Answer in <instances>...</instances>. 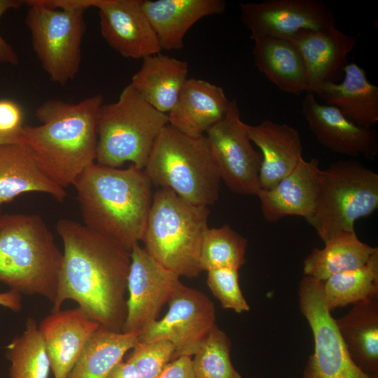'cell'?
I'll return each instance as SVG.
<instances>
[{
    "label": "cell",
    "instance_id": "obj_34",
    "mask_svg": "<svg viewBox=\"0 0 378 378\" xmlns=\"http://www.w3.org/2000/svg\"><path fill=\"white\" fill-rule=\"evenodd\" d=\"M128 357L142 378H155L175 359L173 344L165 340L149 342H139Z\"/></svg>",
    "mask_w": 378,
    "mask_h": 378
},
{
    "label": "cell",
    "instance_id": "obj_17",
    "mask_svg": "<svg viewBox=\"0 0 378 378\" xmlns=\"http://www.w3.org/2000/svg\"><path fill=\"white\" fill-rule=\"evenodd\" d=\"M299 50L305 66L306 90L313 93L323 84L343 78L347 56L356 45L355 38L332 27L298 31L286 39Z\"/></svg>",
    "mask_w": 378,
    "mask_h": 378
},
{
    "label": "cell",
    "instance_id": "obj_38",
    "mask_svg": "<svg viewBox=\"0 0 378 378\" xmlns=\"http://www.w3.org/2000/svg\"><path fill=\"white\" fill-rule=\"evenodd\" d=\"M155 378H195L192 358L181 356L173 360Z\"/></svg>",
    "mask_w": 378,
    "mask_h": 378
},
{
    "label": "cell",
    "instance_id": "obj_19",
    "mask_svg": "<svg viewBox=\"0 0 378 378\" xmlns=\"http://www.w3.org/2000/svg\"><path fill=\"white\" fill-rule=\"evenodd\" d=\"M249 138L261 151L260 189L270 190L290 174L302 158L299 132L286 123L264 120L247 125Z\"/></svg>",
    "mask_w": 378,
    "mask_h": 378
},
{
    "label": "cell",
    "instance_id": "obj_9",
    "mask_svg": "<svg viewBox=\"0 0 378 378\" xmlns=\"http://www.w3.org/2000/svg\"><path fill=\"white\" fill-rule=\"evenodd\" d=\"M34 51L50 79L64 85L77 75L85 30L82 9L55 8L42 0L24 1Z\"/></svg>",
    "mask_w": 378,
    "mask_h": 378
},
{
    "label": "cell",
    "instance_id": "obj_39",
    "mask_svg": "<svg viewBox=\"0 0 378 378\" xmlns=\"http://www.w3.org/2000/svg\"><path fill=\"white\" fill-rule=\"evenodd\" d=\"M106 378H142L132 363L129 360L119 362Z\"/></svg>",
    "mask_w": 378,
    "mask_h": 378
},
{
    "label": "cell",
    "instance_id": "obj_30",
    "mask_svg": "<svg viewBox=\"0 0 378 378\" xmlns=\"http://www.w3.org/2000/svg\"><path fill=\"white\" fill-rule=\"evenodd\" d=\"M325 304L330 312L378 295V251L363 265L331 276L323 281Z\"/></svg>",
    "mask_w": 378,
    "mask_h": 378
},
{
    "label": "cell",
    "instance_id": "obj_6",
    "mask_svg": "<svg viewBox=\"0 0 378 378\" xmlns=\"http://www.w3.org/2000/svg\"><path fill=\"white\" fill-rule=\"evenodd\" d=\"M150 181L196 205L218 201L220 178L205 135L192 137L167 125L143 169Z\"/></svg>",
    "mask_w": 378,
    "mask_h": 378
},
{
    "label": "cell",
    "instance_id": "obj_33",
    "mask_svg": "<svg viewBox=\"0 0 378 378\" xmlns=\"http://www.w3.org/2000/svg\"><path fill=\"white\" fill-rule=\"evenodd\" d=\"M231 342L217 325L198 351L193 356L195 378H243L232 365Z\"/></svg>",
    "mask_w": 378,
    "mask_h": 378
},
{
    "label": "cell",
    "instance_id": "obj_25",
    "mask_svg": "<svg viewBox=\"0 0 378 378\" xmlns=\"http://www.w3.org/2000/svg\"><path fill=\"white\" fill-rule=\"evenodd\" d=\"M188 64L161 52L143 59L130 84L158 111L168 114L188 80Z\"/></svg>",
    "mask_w": 378,
    "mask_h": 378
},
{
    "label": "cell",
    "instance_id": "obj_21",
    "mask_svg": "<svg viewBox=\"0 0 378 378\" xmlns=\"http://www.w3.org/2000/svg\"><path fill=\"white\" fill-rule=\"evenodd\" d=\"M230 103L220 86L202 79L188 78L167 114L169 125L192 137L204 136L224 118Z\"/></svg>",
    "mask_w": 378,
    "mask_h": 378
},
{
    "label": "cell",
    "instance_id": "obj_28",
    "mask_svg": "<svg viewBox=\"0 0 378 378\" xmlns=\"http://www.w3.org/2000/svg\"><path fill=\"white\" fill-rule=\"evenodd\" d=\"M324 244L323 248H314L303 261L304 276L322 281L363 265L378 251L361 241L355 231L340 233Z\"/></svg>",
    "mask_w": 378,
    "mask_h": 378
},
{
    "label": "cell",
    "instance_id": "obj_37",
    "mask_svg": "<svg viewBox=\"0 0 378 378\" xmlns=\"http://www.w3.org/2000/svg\"><path fill=\"white\" fill-rule=\"evenodd\" d=\"M24 4V1L0 0V20L8 10L18 9ZM0 62L10 65L19 63L18 55L14 48L0 34Z\"/></svg>",
    "mask_w": 378,
    "mask_h": 378
},
{
    "label": "cell",
    "instance_id": "obj_5",
    "mask_svg": "<svg viewBox=\"0 0 378 378\" xmlns=\"http://www.w3.org/2000/svg\"><path fill=\"white\" fill-rule=\"evenodd\" d=\"M208 206L193 204L167 188L153 196L142 241L147 253L178 276L194 278L208 227Z\"/></svg>",
    "mask_w": 378,
    "mask_h": 378
},
{
    "label": "cell",
    "instance_id": "obj_24",
    "mask_svg": "<svg viewBox=\"0 0 378 378\" xmlns=\"http://www.w3.org/2000/svg\"><path fill=\"white\" fill-rule=\"evenodd\" d=\"M30 192H43L59 202L65 200L66 189L53 182L21 143L0 146V212L4 204Z\"/></svg>",
    "mask_w": 378,
    "mask_h": 378
},
{
    "label": "cell",
    "instance_id": "obj_20",
    "mask_svg": "<svg viewBox=\"0 0 378 378\" xmlns=\"http://www.w3.org/2000/svg\"><path fill=\"white\" fill-rule=\"evenodd\" d=\"M318 160L302 158L294 170L270 190L257 194L263 218L275 223L288 216L306 219L314 209L319 185Z\"/></svg>",
    "mask_w": 378,
    "mask_h": 378
},
{
    "label": "cell",
    "instance_id": "obj_23",
    "mask_svg": "<svg viewBox=\"0 0 378 378\" xmlns=\"http://www.w3.org/2000/svg\"><path fill=\"white\" fill-rule=\"evenodd\" d=\"M325 104L337 108L355 125L372 128L378 122V87L371 83L364 69L347 64L338 83H325L312 93Z\"/></svg>",
    "mask_w": 378,
    "mask_h": 378
},
{
    "label": "cell",
    "instance_id": "obj_3",
    "mask_svg": "<svg viewBox=\"0 0 378 378\" xmlns=\"http://www.w3.org/2000/svg\"><path fill=\"white\" fill-rule=\"evenodd\" d=\"M151 185L144 171L134 165L120 169L94 162L73 186L84 225L130 252L143 239Z\"/></svg>",
    "mask_w": 378,
    "mask_h": 378
},
{
    "label": "cell",
    "instance_id": "obj_2",
    "mask_svg": "<svg viewBox=\"0 0 378 378\" xmlns=\"http://www.w3.org/2000/svg\"><path fill=\"white\" fill-rule=\"evenodd\" d=\"M102 104L101 94L76 103L48 99L36 110L41 124L23 127L20 143L49 178L64 189L95 162Z\"/></svg>",
    "mask_w": 378,
    "mask_h": 378
},
{
    "label": "cell",
    "instance_id": "obj_32",
    "mask_svg": "<svg viewBox=\"0 0 378 378\" xmlns=\"http://www.w3.org/2000/svg\"><path fill=\"white\" fill-rule=\"evenodd\" d=\"M247 239L228 225L209 227L200 249L202 271L219 268L239 270L246 262Z\"/></svg>",
    "mask_w": 378,
    "mask_h": 378
},
{
    "label": "cell",
    "instance_id": "obj_29",
    "mask_svg": "<svg viewBox=\"0 0 378 378\" xmlns=\"http://www.w3.org/2000/svg\"><path fill=\"white\" fill-rule=\"evenodd\" d=\"M139 335L100 326L88 341L68 378H106L136 345Z\"/></svg>",
    "mask_w": 378,
    "mask_h": 378
},
{
    "label": "cell",
    "instance_id": "obj_40",
    "mask_svg": "<svg viewBox=\"0 0 378 378\" xmlns=\"http://www.w3.org/2000/svg\"><path fill=\"white\" fill-rule=\"evenodd\" d=\"M22 295L9 290L0 293V306H3L13 312H19L22 307Z\"/></svg>",
    "mask_w": 378,
    "mask_h": 378
},
{
    "label": "cell",
    "instance_id": "obj_36",
    "mask_svg": "<svg viewBox=\"0 0 378 378\" xmlns=\"http://www.w3.org/2000/svg\"><path fill=\"white\" fill-rule=\"evenodd\" d=\"M24 114L20 105L10 99H0V140L7 143H20L23 127Z\"/></svg>",
    "mask_w": 378,
    "mask_h": 378
},
{
    "label": "cell",
    "instance_id": "obj_7",
    "mask_svg": "<svg viewBox=\"0 0 378 378\" xmlns=\"http://www.w3.org/2000/svg\"><path fill=\"white\" fill-rule=\"evenodd\" d=\"M167 114L150 105L130 83L113 103L102 104L97 118V163L144 169Z\"/></svg>",
    "mask_w": 378,
    "mask_h": 378
},
{
    "label": "cell",
    "instance_id": "obj_12",
    "mask_svg": "<svg viewBox=\"0 0 378 378\" xmlns=\"http://www.w3.org/2000/svg\"><path fill=\"white\" fill-rule=\"evenodd\" d=\"M168 304L169 310L164 316L145 328L138 341L165 340L174 346L175 359L192 357L216 325L214 304L202 292L185 285Z\"/></svg>",
    "mask_w": 378,
    "mask_h": 378
},
{
    "label": "cell",
    "instance_id": "obj_22",
    "mask_svg": "<svg viewBox=\"0 0 378 378\" xmlns=\"http://www.w3.org/2000/svg\"><path fill=\"white\" fill-rule=\"evenodd\" d=\"M162 50H180L188 30L201 19L225 12L223 0H141Z\"/></svg>",
    "mask_w": 378,
    "mask_h": 378
},
{
    "label": "cell",
    "instance_id": "obj_8",
    "mask_svg": "<svg viewBox=\"0 0 378 378\" xmlns=\"http://www.w3.org/2000/svg\"><path fill=\"white\" fill-rule=\"evenodd\" d=\"M377 207L378 174L357 160H340L320 169L316 203L305 220L325 243L354 232L356 220Z\"/></svg>",
    "mask_w": 378,
    "mask_h": 378
},
{
    "label": "cell",
    "instance_id": "obj_35",
    "mask_svg": "<svg viewBox=\"0 0 378 378\" xmlns=\"http://www.w3.org/2000/svg\"><path fill=\"white\" fill-rule=\"evenodd\" d=\"M207 285L221 306L237 314L250 310L239 283V270L219 268L207 271Z\"/></svg>",
    "mask_w": 378,
    "mask_h": 378
},
{
    "label": "cell",
    "instance_id": "obj_31",
    "mask_svg": "<svg viewBox=\"0 0 378 378\" xmlns=\"http://www.w3.org/2000/svg\"><path fill=\"white\" fill-rule=\"evenodd\" d=\"M5 354L10 362L9 378H48L50 360L33 318L27 320L24 332L6 346Z\"/></svg>",
    "mask_w": 378,
    "mask_h": 378
},
{
    "label": "cell",
    "instance_id": "obj_16",
    "mask_svg": "<svg viewBox=\"0 0 378 378\" xmlns=\"http://www.w3.org/2000/svg\"><path fill=\"white\" fill-rule=\"evenodd\" d=\"M301 111L316 140L329 150L373 160L378 154V134L373 128L358 126L335 107L320 104L307 92Z\"/></svg>",
    "mask_w": 378,
    "mask_h": 378
},
{
    "label": "cell",
    "instance_id": "obj_18",
    "mask_svg": "<svg viewBox=\"0 0 378 378\" xmlns=\"http://www.w3.org/2000/svg\"><path fill=\"white\" fill-rule=\"evenodd\" d=\"M100 325L80 308L51 312L38 325L54 378H68Z\"/></svg>",
    "mask_w": 378,
    "mask_h": 378
},
{
    "label": "cell",
    "instance_id": "obj_4",
    "mask_svg": "<svg viewBox=\"0 0 378 378\" xmlns=\"http://www.w3.org/2000/svg\"><path fill=\"white\" fill-rule=\"evenodd\" d=\"M62 258V251L41 216H0V282L10 290L40 295L53 304Z\"/></svg>",
    "mask_w": 378,
    "mask_h": 378
},
{
    "label": "cell",
    "instance_id": "obj_27",
    "mask_svg": "<svg viewBox=\"0 0 378 378\" xmlns=\"http://www.w3.org/2000/svg\"><path fill=\"white\" fill-rule=\"evenodd\" d=\"M253 41L255 65L268 80L286 93L299 95L305 92L304 61L292 42L272 37H261Z\"/></svg>",
    "mask_w": 378,
    "mask_h": 378
},
{
    "label": "cell",
    "instance_id": "obj_26",
    "mask_svg": "<svg viewBox=\"0 0 378 378\" xmlns=\"http://www.w3.org/2000/svg\"><path fill=\"white\" fill-rule=\"evenodd\" d=\"M335 322L354 361L365 372L378 375V295L353 304Z\"/></svg>",
    "mask_w": 378,
    "mask_h": 378
},
{
    "label": "cell",
    "instance_id": "obj_15",
    "mask_svg": "<svg viewBox=\"0 0 378 378\" xmlns=\"http://www.w3.org/2000/svg\"><path fill=\"white\" fill-rule=\"evenodd\" d=\"M96 8L103 38L122 56L143 59L161 52L141 0H100Z\"/></svg>",
    "mask_w": 378,
    "mask_h": 378
},
{
    "label": "cell",
    "instance_id": "obj_13",
    "mask_svg": "<svg viewBox=\"0 0 378 378\" xmlns=\"http://www.w3.org/2000/svg\"><path fill=\"white\" fill-rule=\"evenodd\" d=\"M183 284L180 276L157 262L139 244L130 251L127 316L122 332H140L158 320L163 306Z\"/></svg>",
    "mask_w": 378,
    "mask_h": 378
},
{
    "label": "cell",
    "instance_id": "obj_11",
    "mask_svg": "<svg viewBox=\"0 0 378 378\" xmlns=\"http://www.w3.org/2000/svg\"><path fill=\"white\" fill-rule=\"evenodd\" d=\"M236 99L226 115L205 134L220 180L233 192L257 195L262 155L253 148Z\"/></svg>",
    "mask_w": 378,
    "mask_h": 378
},
{
    "label": "cell",
    "instance_id": "obj_10",
    "mask_svg": "<svg viewBox=\"0 0 378 378\" xmlns=\"http://www.w3.org/2000/svg\"><path fill=\"white\" fill-rule=\"evenodd\" d=\"M323 284L307 276L299 284L300 309L314 343L302 378H378L363 371L352 359L325 304Z\"/></svg>",
    "mask_w": 378,
    "mask_h": 378
},
{
    "label": "cell",
    "instance_id": "obj_1",
    "mask_svg": "<svg viewBox=\"0 0 378 378\" xmlns=\"http://www.w3.org/2000/svg\"><path fill=\"white\" fill-rule=\"evenodd\" d=\"M56 229L63 244V258L51 312L72 300L101 326L122 332L130 252L71 219L59 220Z\"/></svg>",
    "mask_w": 378,
    "mask_h": 378
},
{
    "label": "cell",
    "instance_id": "obj_41",
    "mask_svg": "<svg viewBox=\"0 0 378 378\" xmlns=\"http://www.w3.org/2000/svg\"><path fill=\"white\" fill-rule=\"evenodd\" d=\"M7 144V143H5V142H4V141H2L0 140V146H1V145H3V144Z\"/></svg>",
    "mask_w": 378,
    "mask_h": 378
},
{
    "label": "cell",
    "instance_id": "obj_14",
    "mask_svg": "<svg viewBox=\"0 0 378 378\" xmlns=\"http://www.w3.org/2000/svg\"><path fill=\"white\" fill-rule=\"evenodd\" d=\"M241 21L250 38L288 39L302 30L335 27L333 11L321 0H266L239 4Z\"/></svg>",
    "mask_w": 378,
    "mask_h": 378
}]
</instances>
